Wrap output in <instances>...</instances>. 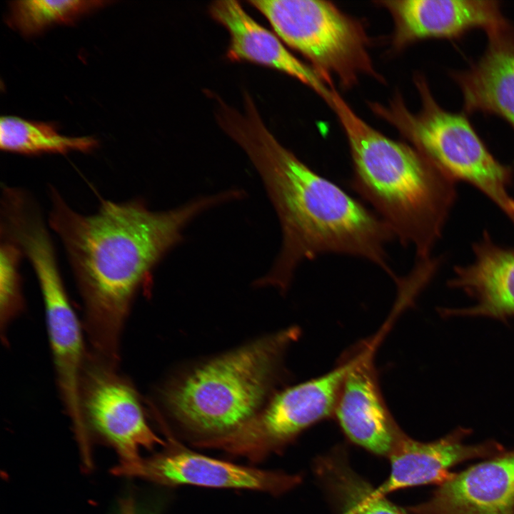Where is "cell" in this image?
<instances>
[{"label":"cell","mask_w":514,"mask_h":514,"mask_svg":"<svg viewBox=\"0 0 514 514\" xmlns=\"http://www.w3.org/2000/svg\"><path fill=\"white\" fill-rule=\"evenodd\" d=\"M209 12L230 34L227 51L230 60L250 61L285 73L311 88L328 104L334 86H329L310 66L292 54L275 33L255 21L238 1H214Z\"/></svg>","instance_id":"cell-15"},{"label":"cell","mask_w":514,"mask_h":514,"mask_svg":"<svg viewBox=\"0 0 514 514\" xmlns=\"http://www.w3.org/2000/svg\"><path fill=\"white\" fill-rule=\"evenodd\" d=\"M413 514H514V449L453 473Z\"/></svg>","instance_id":"cell-12"},{"label":"cell","mask_w":514,"mask_h":514,"mask_svg":"<svg viewBox=\"0 0 514 514\" xmlns=\"http://www.w3.org/2000/svg\"><path fill=\"white\" fill-rule=\"evenodd\" d=\"M393 21V46L400 49L426 38H451L471 29L488 34L508 26L496 1L390 0L379 1Z\"/></svg>","instance_id":"cell-11"},{"label":"cell","mask_w":514,"mask_h":514,"mask_svg":"<svg viewBox=\"0 0 514 514\" xmlns=\"http://www.w3.org/2000/svg\"><path fill=\"white\" fill-rule=\"evenodd\" d=\"M351 358L319 377L277 391L264 407L235 431L200 443L251 461L279 450L301 431L334 413Z\"/></svg>","instance_id":"cell-7"},{"label":"cell","mask_w":514,"mask_h":514,"mask_svg":"<svg viewBox=\"0 0 514 514\" xmlns=\"http://www.w3.org/2000/svg\"><path fill=\"white\" fill-rule=\"evenodd\" d=\"M470 433L468 428H458L428 443L400 436L390 453V475L378 491L384 495L410 486L440 485L453 476L450 469L456 465L472 459L490 458L505 451L503 445L493 440L465 443Z\"/></svg>","instance_id":"cell-13"},{"label":"cell","mask_w":514,"mask_h":514,"mask_svg":"<svg viewBox=\"0 0 514 514\" xmlns=\"http://www.w3.org/2000/svg\"><path fill=\"white\" fill-rule=\"evenodd\" d=\"M226 133L262 178L281 229L280 251L256 286L284 292L301 263L327 253L368 260L398 281L388 261L386 246L395 237L387 224L281 145L256 108L234 117Z\"/></svg>","instance_id":"cell-2"},{"label":"cell","mask_w":514,"mask_h":514,"mask_svg":"<svg viewBox=\"0 0 514 514\" xmlns=\"http://www.w3.org/2000/svg\"><path fill=\"white\" fill-rule=\"evenodd\" d=\"M170 449L141 460L126 474L136 475L158 483L238 488L281 494L298 481L296 476L278 471L237 465L186 449L171 440Z\"/></svg>","instance_id":"cell-9"},{"label":"cell","mask_w":514,"mask_h":514,"mask_svg":"<svg viewBox=\"0 0 514 514\" xmlns=\"http://www.w3.org/2000/svg\"><path fill=\"white\" fill-rule=\"evenodd\" d=\"M334 414L351 441L375 453H390L400 436L383 400L369 351L351 357Z\"/></svg>","instance_id":"cell-14"},{"label":"cell","mask_w":514,"mask_h":514,"mask_svg":"<svg viewBox=\"0 0 514 514\" xmlns=\"http://www.w3.org/2000/svg\"><path fill=\"white\" fill-rule=\"evenodd\" d=\"M234 198V193L226 190L163 211L149 209L141 200L103 199L96 213L84 215L50 188L49 225L61 241L71 266L92 353L120 365L126 321L156 266L182 241L188 223Z\"/></svg>","instance_id":"cell-1"},{"label":"cell","mask_w":514,"mask_h":514,"mask_svg":"<svg viewBox=\"0 0 514 514\" xmlns=\"http://www.w3.org/2000/svg\"><path fill=\"white\" fill-rule=\"evenodd\" d=\"M79 406L86 433L90 430L120 455L119 473L141 459V448L164 445L149 426L143 400L131 379L87 348L79 384Z\"/></svg>","instance_id":"cell-8"},{"label":"cell","mask_w":514,"mask_h":514,"mask_svg":"<svg viewBox=\"0 0 514 514\" xmlns=\"http://www.w3.org/2000/svg\"><path fill=\"white\" fill-rule=\"evenodd\" d=\"M415 85L421 99L417 113L410 111L400 96L388 106L375 103L371 108L433 166L455 181L478 189L514 223L510 168L491 154L465 117L437 104L422 77H416Z\"/></svg>","instance_id":"cell-5"},{"label":"cell","mask_w":514,"mask_h":514,"mask_svg":"<svg viewBox=\"0 0 514 514\" xmlns=\"http://www.w3.org/2000/svg\"><path fill=\"white\" fill-rule=\"evenodd\" d=\"M97 145V140L91 136L62 135L51 124L14 116L0 119V148L5 151L24 155L89 152Z\"/></svg>","instance_id":"cell-18"},{"label":"cell","mask_w":514,"mask_h":514,"mask_svg":"<svg viewBox=\"0 0 514 514\" xmlns=\"http://www.w3.org/2000/svg\"><path fill=\"white\" fill-rule=\"evenodd\" d=\"M450 286L464 291L474 305L446 309L449 316H484L505 321L514 316V248L495 243L488 233L473 246V258L457 266Z\"/></svg>","instance_id":"cell-16"},{"label":"cell","mask_w":514,"mask_h":514,"mask_svg":"<svg viewBox=\"0 0 514 514\" xmlns=\"http://www.w3.org/2000/svg\"><path fill=\"white\" fill-rule=\"evenodd\" d=\"M348 139L351 185L387 224L395 238L412 246L418 263L433 259L456 192L455 181L408 143L364 121L337 92L328 104Z\"/></svg>","instance_id":"cell-3"},{"label":"cell","mask_w":514,"mask_h":514,"mask_svg":"<svg viewBox=\"0 0 514 514\" xmlns=\"http://www.w3.org/2000/svg\"><path fill=\"white\" fill-rule=\"evenodd\" d=\"M60 270L42 271L37 280L42 294L57 389L78 435L84 433L79 406V384L87 351L85 333L67 294Z\"/></svg>","instance_id":"cell-10"},{"label":"cell","mask_w":514,"mask_h":514,"mask_svg":"<svg viewBox=\"0 0 514 514\" xmlns=\"http://www.w3.org/2000/svg\"><path fill=\"white\" fill-rule=\"evenodd\" d=\"M23 253L11 239L1 234L0 244V331L2 343L7 346L11 323L25 309L19 263Z\"/></svg>","instance_id":"cell-21"},{"label":"cell","mask_w":514,"mask_h":514,"mask_svg":"<svg viewBox=\"0 0 514 514\" xmlns=\"http://www.w3.org/2000/svg\"><path fill=\"white\" fill-rule=\"evenodd\" d=\"M110 1L101 0H21L10 2L8 24L26 36L59 24H69Z\"/></svg>","instance_id":"cell-20"},{"label":"cell","mask_w":514,"mask_h":514,"mask_svg":"<svg viewBox=\"0 0 514 514\" xmlns=\"http://www.w3.org/2000/svg\"><path fill=\"white\" fill-rule=\"evenodd\" d=\"M488 34L483 56L455 79L468 111L497 114L514 127V33L508 26Z\"/></svg>","instance_id":"cell-17"},{"label":"cell","mask_w":514,"mask_h":514,"mask_svg":"<svg viewBox=\"0 0 514 514\" xmlns=\"http://www.w3.org/2000/svg\"><path fill=\"white\" fill-rule=\"evenodd\" d=\"M321 470L341 514H403L378 490L355 474L341 458L325 460Z\"/></svg>","instance_id":"cell-19"},{"label":"cell","mask_w":514,"mask_h":514,"mask_svg":"<svg viewBox=\"0 0 514 514\" xmlns=\"http://www.w3.org/2000/svg\"><path fill=\"white\" fill-rule=\"evenodd\" d=\"M290 327L256 339L168 379L146 402L163 411L194 444L223 437L256 415L277 392Z\"/></svg>","instance_id":"cell-4"},{"label":"cell","mask_w":514,"mask_h":514,"mask_svg":"<svg viewBox=\"0 0 514 514\" xmlns=\"http://www.w3.org/2000/svg\"><path fill=\"white\" fill-rule=\"evenodd\" d=\"M121 514H136V511L132 502L126 501L124 504Z\"/></svg>","instance_id":"cell-22"},{"label":"cell","mask_w":514,"mask_h":514,"mask_svg":"<svg viewBox=\"0 0 514 514\" xmlns=\"http://www.w3.org/2000/svg\"><path fill=\"white\" fill-rule=\"evenodd\" d=\"M248 3L274 33L303 55L331 87L354 86L362 75L378 78L368 53V39L359 21L329 1L253 0Z\"/></svg>","instance_id":"cell-6"}]
</instances>
